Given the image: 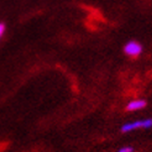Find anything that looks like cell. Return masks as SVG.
Listing matches in <instances>:
<instances>
[{
    "mask_svg": "<svg viewBox=\"0 0 152 152\" xmlns=\"http://www.w3.org/2000/svg\"><path fill=\"white\" fill-rule=\"evenodd\" d=\"M124 52L126 53L129 57L136 58V57H139V56L141 55V52H142V46H141L139 42H136V41H130V42H127V43L125 45Z\"/></svg>",
    "mask_w": 152,
    "mask_h": 152,
    "instance_id": "1",
    "label": "cell"
},
{
    "mask_svg": "<svg viewBox=\"0 0 152 152\" xmlns=\"http://www.w3.org/2000/svg\"><path fill=\"white\" fill-rule=\"evenodd\" d=\"M145 106H146L145 100H134V102L127 104L126 111H135V110H139V109H143Z\"/></svg>",
    "mask_w": 152,
    "mask_h": 152,
    "instance_id": "3",
    "label": "cell"
},
{
    "mask_svg": "<svg viewBox=\"0 0 152 152\" xmlns=\"http://www.w3.org/2000/svg\"><path fill=\"white\" fill-rule=\"evenodd\" d=\"M132 151H134L132 147H123L119 150V152H132Z\"/></svg>",
    "mask_w": 152,
    "mask_h": 152,
    "instance_id": "5",
    "label": "cell"
},
{
    "mask_svg": "<svg viewBox=\"0 0 152 152\" xmlns=\"http://www.w3.org/2000/svg\"><path fill=\"white\" fill-rule=\"evenodd\" d=\"M152 126V119H147V120H139V121H135V123L131 124H126L121 127V131L123 132H127V131H131L135 130V129H139V127H143V129H147Z\"/></svg>",
    "mask_w": 152,
    "mask_h": 152,
    "instance_id": "2",
    "label": "cell"
},
{
    "mask_svg": "<svg viewBox=\"0 0 152 152\" xmlns=\"http://www.w3.org/2000/svg\"><path fill=\"white\" fill-rule=\"evenodd\" d=\"M4 32H5V25L3 24V22H0V39L3 37Z\"/></svg>",
    "mask_w": 152,
    "mask_h": 152,
    "instance_id": "4",
    "label": "cell"
}]
</instances>
